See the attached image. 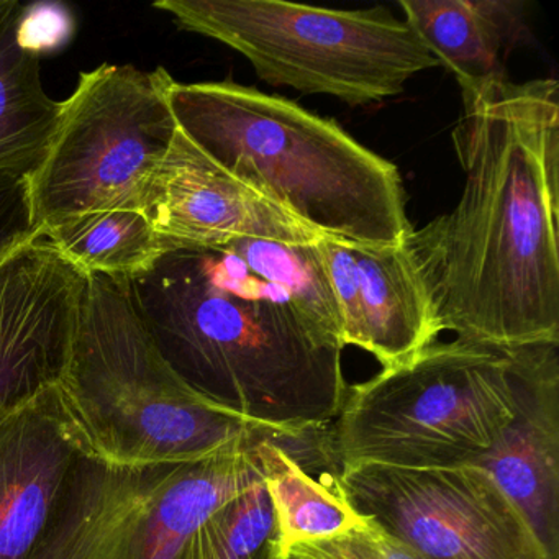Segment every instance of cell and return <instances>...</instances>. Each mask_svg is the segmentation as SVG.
<instances>
[{
  "label": "cell",
  "mask_w": 559,
  "mask_h": 559,
  "mask_svg": "<svg viewBox=\"0 0 559 559\" xmlns=\"http://www.w3.org/2000/svg\"><path fill=\"white\" fill-rule=\"evenodd\" d=\"M463 104V194L407 240L438 325L486 345L559 343L558 81H500Z\"/></svg>",
  "instance_id": "6da1fadb"
},
{
  "label": "cell",
  "mask_w": 559,
  "mask_h": 559,
  "mask_svg": "<svg viewBox=\"0 0 559 559\" xmlns=\"http://www.w3.org/2000/svg\"><path fill=\"white\" fill-rule=\"evenodd\" d=\"M133 307L199 397L254 427H329L342 411L345 346L254 261L245 238L163 254L130 281Z\"/></svg>",
  "instance_id": "7a4b0ae2"
},
{
  "label": "cell",
  "mask_w": 559,
  "mask_h": 559,
  "mask_svg": "<svg viewBox=\"0 0 559 559\" xmlns=\"http://www.w3.org/2000/svg\"><path fill=\"white\" fill-rule=\"evenodd\" d=\"M179 132L228 175L319 237L399 247L414 227L397 166L338 123L231 81L171 84Z\"/></svg>",
  "instance_id": "3957f363"
},
{
  "label": "cell",
  "mask_w": 559,
  "mask_h": 559,
  "mask_svg": "<svg viewBox=\"0 0 559 559\" xmlns=\"http://www.w3.org/2000/svg\"><path fill=\"white\" fill-rule=\"evenodd\" d=\"M53 388L74 450L107 466L198 463L261 430L188 388L136 313L130 281L104 274L86 276L76 333Z\"/></svg>",
  "instance_id": "277c9868"
},
{
  "label": "cell",
  "mask_w": 559,
  "mask_h": 559,
  "mask_svg": "<svg viewBox=\"0 0 559 559\" xmlns=\"http://www.w3.org/2000/svg\"><path fill=\"white\" fill-rule=\"evenodd\" d=\"M516 346L454 340L346 392L330 428L342 466H476L515 407Z\"/></svg>",
  "instance_id": "5b68a950"
},
{
  "label": "cell",
  "mask_w": 559,
  "mask_h": 559,
  "mask_svg": "<svg viewBox=\"0 0 559 559\" xmlns=\"http://www.w3.org/2000/svg\"><path fill=\"white\" fill-rule=\"evenodd\" d=\"M179 28L247 58L264 83L368 106L440 67L388 8L333 11L276 0H162Z\"/></svg>",
  "instance_id": "8992f818"
},
{
  "label": "cell",
  "mask_w": 559,
  "mask_h": 559,
  "mask_svg": "<svg viewBox=\"0 0 559 559\" xmlns=\"http://www.w3.org/2000/svg\"><path fill=\"white\" fill-rule=\"evenodd\" d=\"M165 68L100 64L63 103L47 158L28 178L32 218L47 228L103 211H140L178 132Z\"/></svg>",
  "instance_id": "52a82bcc"
},
{
  "label": "cell",
  "mask_w": 559,
  "mask_h": 559,
  "mask_svg": "<svg viewBox=\"0 0 559 559\" xmlns=\"http://www.w3.org/2000/svg\"><path fill=\"white\" fill-rule=\"evenodd\" d=\"M266 428L198 463L116 467L81 457L31 559H175L222 503L263 479Z\"/></svg>",
  "instance_id": "ba28073f"
},
{
  "label": "cell",
  "mask_w": 559,
  "mask_h": 559,
  "mask_svg": "<svg viewBox=\"0 0 559 559\" xmlns=\"http://www.w3.org/2000/svg\"><path fill=\"white\" fill-rule=\"evenodd\" d=\"M353 509L417 559H548L528 522L483 467L342 466Z\"/></svg>",
  "instance_id": "9c48e42d"
},
{
  "label": "cell",
  "mask_w": 559,
  "mask_h": 559,
  "mask_svg": "<svg viewBox=\"0 0 559 559\" xmlns=\"http://www.w3.org/2000/svg\"><path fill=\"white\" fill-rule=\"evenodd\" d=\"M84 289L44 235L0 263V420L60 378Z\"/></svg>",
  "instance_id": "30bf717a"
},
{
  "label": "cell",
  "mask_w": 559,
  "mask_h": 559,
  "mask_svg": "<svg viewBox=\"0 0 559 559\" xmlns=\"http://www.w3.org/2000/svg\"><path fill=\"white\" fill-rule=\"evenodd\" d=\"M142 212L165 253L222 247L241 238L286 243L320 238L215 165L179 129L150 181Z\"/></svg>",
  "instance_id": "8fae6325"
},
{
  "label": "cell",
  "mask_w": 559,
  "mask_h": 559,
  "mask_svg": "<svg viewBox=\"0 0 559 559\" xmlns=\"http://www.w3.org/2000/svg\"><path fill=\"white\" fill-rule=\"evenodd\" d=\"M316 245L338 304L343 346L365 349L385 369L437 342L433 299L407 243L356 247L320 237Z\"/></svg>",
  "instance_id": "7c38bea8"
},
{
  "label": "cell",
  "mask_w": 559,
  "mask_h": 559,
  "mask_svg": "<svg viewBox=\"0 0 559 559\" xmlns=\"http://www.w3.org/2000/svg\"><path fill=\"white\" fill-rule=\"evenodd\" d=\"M476 466L515 503L548 559H559V343L516 346L512 420Z\"/></svg>",
  "instance_id": "4fadbf2b"
},
{
  "label": "cell",
  "mask_w": 559,
  "mask_h": 559,
  "mask_svg": "<svg viewBox=\"0 0 559 559\" xmlns=\"http://www.w3.org/2000/svg\"><path fill=\"white\" fill-rule=\"evenodd\" d=\"M53 385L0 420V559L32 558L81 460Z\"/></svg>",
  "instance_id": "5bb4252c"
},
{
  "label": "cell",
  "mask_w": 559,
  "mask_h": 559,
  "mask_svg": "<svg viewBox=\"0 0 559 559\" xmlns=\"http://www.w3.org/2000/svg\"><path fill=\"white\" fill-rule=\"evenodd\" d=\"M257 453L286 551L296 543L342 535L368 522L343 492L342 464L329 427L267 430Z\"/></svg>",
  "instance_id": "9a60e30c"
},
{
  "label": "cell",
  "mask_w": 559,
  "mask_h": 559,
  "mask_svg": "<svg viewBox=\"0 0 559 559\" xmlns=\"http://www.w3.org/2000/svg\"><path fill=\"white\" fill-rule=\"evenodd\" d=\"M404 21L460 84L463 97L507 80V55L523 31L510 0H401Z\"/></svg>",
  "instance_id": "2e32d148"
},
{
  "label": "cell",
  "mask_w": 559,
  "mask_h": 559,
  "mask_svg": "<svg viewBox=\"0 0 559 559\" xmlns=\"http://www.w3.org/2000/svg\"><path fill=\"white\" fill-rule=\"evenodd\" d=\"M25 8L0 0V175L31 178L50 152L63 117L41 81L40 57L22 45Z\"/></svg>",
  "instance_id": "e0dca14e"
},
{
  "label": "cell",
  "mask_w": 559,
  "mask_h": 559,
  "mask_svg": "<svg viewBox=\"0 0 559 559\" xmlns=\"http://www.w3.org/2000/svg\"><path fill=\"white\" fill-rule=\"evenodd\" d=\"M55 250L84 276L135 280L165 254L140 211H103L67 218L44 231Z\"/></svg>",
  "instance_id": "ac0fdd59"
},
{
  "label": "cell",
  "mask_w": 559,
  "mask_h": 559,
  "mask_svg": "<svg viewBox=\"0 0 559 559\" xmlns=\"http://www.w3.org/2000/svg\"><path fill=\"white\" fill-rule=\"evenodd\" d=\"M175 559H286L264 476L214 510Z\"/></svg>",
  "instance_id": "d6986e66"
},
{
  "label": "cell",
  "mask_w": 559,
  "mask_h": 559,
  "mask_svg": "<svg viewBox=\"0 0 559 559\" xmlns=\"http://www.w3.org/2000/svg\"><path fill=\"white\" fill-rule=\"evenodd\" d=\"M286 559H417L402 543L368 520L330 538L296 543Z\"/></svg>",
  "instance_id": "ffe728a7"
},
{
  "label": "cell",
  "mask_w": 559,
  "mask_h": 559,
  "mask_svg": "<svg viewBox=\"0 0 559 559\" xmlns=\"http://www.w3.org/2000/svg\"><path fill=\"white\" fill-rule=\"evenodd\" d=\"M41 235L32 218L28 178L0 175V263Z\"/></svg>",
  "instance_id": "44dd1931"
},
{
  "label": "cell",
  "mask_w": 559,
  "mask_h": 559,
  "mask_svg": "<svg viewBox=\"0 0 559 559\" xmlns=\"http://www.w3.org/2000/svg\"><path fill=\"white\" fill-rule=\"evenodd\" d=\"M70 14L58 11L57 5H37L25 9L21 27L22 45L40 57L44 51L53 50L70 37Z\"/></svg>",
  "instance_id": "7402d4cb"
}]
</instances>
